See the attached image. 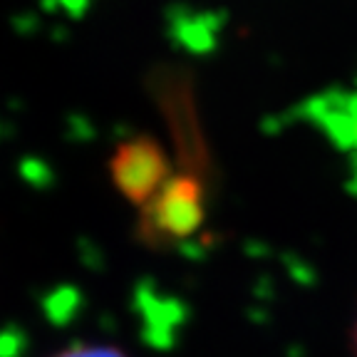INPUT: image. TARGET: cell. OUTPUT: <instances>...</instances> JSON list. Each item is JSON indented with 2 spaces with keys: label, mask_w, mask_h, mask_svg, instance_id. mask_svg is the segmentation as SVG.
<instances>
[{
  "label": "cell",
  "mask_w": 357,
  "mask_h": 357,
  "mask_svg": "<svg viewBox=\"0 0 357 357\" xmlns=\"http://www.w3.org/2000/svg\"><path fill=\"white\" fill-rule=\"evenodd\" d=\"M52 357H127L119 347L112 345H97V342H82V345H73L67 350L57 352Z\"/></svg>",
  "instance_id": "cell-1"
},
{
  "label": "cell",
  "mask_w": 357,
  "mask_h": 357,
  "mask_svg": "<svg viewBox=\"0 0 357 357\" xmlns=\"http://www.w3.org/2000/svg\"><path fill=\"white\" fill-rule=\"evenodd\" d=\"M355 347H357V328H355Z\"/></svg>",
  "instance_id": "cell-2"
}]
</instances>
